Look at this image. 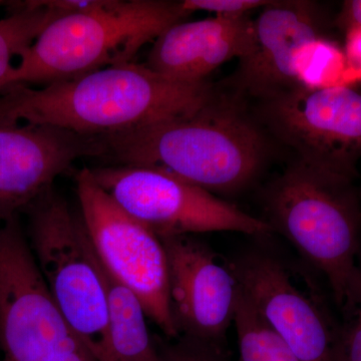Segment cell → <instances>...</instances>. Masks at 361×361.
<instances>
[{"label": "cell", "mask_w": 361, "mask_h": 361, "mask_svg": "<svg viewBox=\"0 0 361 361\" xmlns=\"http://www.w3.org/2000/svg\"><path fill=\"white\" fill-rule=\"evenodd\" d=\"M322 30L315 2L271 1L253 20L250 47L221 87L245 101L263 102L302 85L297 70L299 54L322 39Z\"/></svg>", "instance_id": "obj_13"}, {"label": "cell", "mask_w": 361, "mask_h": 361, "mask_svg": "<svg viewBox=\"0 0 361 361\" xmlns=\"http://www.w3.org/2000/svg\"><path fill=\"white\" fill-rule=\"evenodd\" d=\"M106 155L99 137L0 118V221L25 212L78 159Z\"/></svg>", "instance_id": "obj_12"}, {"label": "cell", "mask_w": 361, "mask_h": 361, "mask_svg": "<svg viewBox=\"0 0 361 361\" xmlns=\"http://www.w3.org/2000/svg\"><path fill=\"white\" fill-rule=\"evenodd\" d=\"M6 4V1H0V6H2V4Z\"/></svg>", "instance_id": "obj_23"}, {"label": "cell", "mask_w": 361, "mask_h": 361, "mask_svg": "<svg viewBox=\"0 0 361 361\" xmlns=\"http://www.w3.org/2000/svg\"><path fill=\"white\" fill-rule=\"evenodd\" d=\"M52 361H97L92 353L85 346H80L71 353L59 356V358Z\"/></svg>", "instance_id": "obj_22"}, {"label": "cell", "mask_w": 361, "mask_h": 361, "mask_svg": "<svg viewBox=\"0 0 361 361\" xmlns=\"http://www.w3.org/2000/svg\"><path fill=\"white\" fill-rule=\"evenodd\" d=\"M252 35L248 14L180 21L154 40L144 66L173 82L202 84L226 61L243 56Z\"/></svg>", "instance_id": "obj_14"}, {"label": "cell", "mask_w": 361, "mask_h": 361, "mask_svg": "<svg viewBox=\"0 0 361 361\" xmlns=\"http://www.w3.org/2000/svg\"><path fill=\"white\" fill-rule=\"evenodd\" d=\"M161 240L178 336L225 349L240 290L229 264L221 263L210 247L191 235Z\"/></svg>", "instance_id": "obj_11"}, {"label": "cell", "mask_w": 361, "mask_h": 361, "mask_svg": "<svg viewBox=\"0 0 361 361\" xmlns=\"http://www.w3.org/2000/svg\"><path fill=\"white\" fill-rule=\"evenodd\" d=\"M228 264L242 294L299 360L336 361L338 322L310 278L263 251Z\"/></svg>", "instance_id": "obj_10"}, {"label": "cell", "mask_w": 361, "mask_h": 361, "mask_svg": "<svg viewBox=\"0 0 361 361\" xmlns=\"http://www.w3.org/2000/svg\"><path fill=\"white\" fill-rule=\"evenodd\" d=\"M82 345L52 299L18 217L0 226V348L4 361H52Z\"/></svg>", "instance_id": "obj_9"}, {"label": "cell", "mask_w": 361, "mask_h": 361, "mask_svg": "<svg viewBox=\"0 0 361 361\" xmlns=\"http://www.w3.org/2000/svg\"><path fill=\"white\" fill-rule=\"evenodd\" d=\"M188 13L182 1L104 0L51 21L0 84L39 87L134 63L145 44Z\"/></svg>", "instance_id": "obj_3"}, {"label": "cell", "mask_w": 361, "mask_h": 361, "mask_svg": "<svg viewBox=\"0 0 361 361\" xmlns=\"http://www.w3.org/2000/svg\"><path fill=\"white\" fill-rule=\"evenodd\" d=\"M97 260L109 301L108 329L97 361H161L141 301Z\"/></svg>", "instance_id": "obj_15"}, {"label": "cell", "mask_w": 361, "mask_h": 361, "mask_svg": "<svg viewBox=\"0 0 361 361\" xmlns=\"http://www.w3.org/2000/svg\"><path fill=\"white\" fill-rule=\"evenodd\" d=\"M268 0H184L183 8L188 13L195 11H208L216 16H247L249 11L267 6Z\"/></svg>", "instance_id": "obj_20"}, {"label": "cell", "mask_w": 361, "mask_h": 361, "mask_svg": "<svg viewBox=\"0 0 361 361\" xmlns=\"http://www.w3.org/2000/svg\"><path fill=\"white\" fill-rule=\"evenodd\" d=\"M257 118L298 160L355 180L361 159V90L348 85L294 89L260 102Z\"/></svg>", "instance_id": "obj_8"}, {"label": "cell", "mask_w": 361, "mask_h": 361, "mask_svg": "<svg viewBox=\"0 0 361 361\" xmlns=\"http://www.w3.org/2000/svg\"><path fill=\"white\" fill-rule=\"evenodd\" d=\"M20 4H13L11 14L0 20V84L45 26L65 16L44 0Z\"/></svg>", "instance_id": "obj_16"}, {"label": "cell", "mask_w": 361, "mask_h": 361, "mask_svg": "<svg viewBox=\"0 0 361 361\" xmlns=\"http://www.w3.org/2000/svg\"><path fill=\"white\" fill-rule=\"evenodd\" d=\"M342 320L337 329L336 361H361V265L349 280L341 305Z\"/></svg>", "instance_id": "obj_18"}, {"label": "cell", "mask_w": 361, "mask_h": 361, "mask_svg": "<svg viewBox=\"0 0 361 361\" xmlns=\"http://www.w3.org/2000/svg\"><path fill=\"white\" fill-rule=\"evenodd\" d=\"M353 183L297 159L263 194V220L322 273L339 307L360 249L361 198Z\"/></svg>", "instance_id": "obj_4"}, {"label": "cell", "mask_w": 361, "mask_h": 361, "mask_svg": "<svg viewBox=\"0 0 361 361\" xmlns=\"http://www.w3.org/2000/svg\"><path fill=\"white\" fill-rule=\"evenodd\" d=\"M155 338L161 361H230L226 356L225 349L209 344L184 337Z\"/></svg>", "instance_id": "obj_19"}, {"label": "cell", "mask_w": 361, "mask_h": 361, "mask_svg": "<svg viewBox=\"0 0 361 361\" xmlns=\"http://www.w3.org/2000/svg\"><path fill=\"white\" fill-rule=\"evenodd\" d=\"M360 198H361V188H360Z\"/></svg>", "instance_id": "obj_24"}, {"label": "cell", "mask_w": 361, "mask_h": 361, "mask_svg": "<svg viewBox=\"0 0 361 361\" xmlns=\"http://www.w3.org/2000/svg\"><path fill=\"white\" fill-rule=\"evenodd\" d=\"M216 90L209 82H173L130 63L44 87H4L0 118L104 137L189 115Z\"/></svg>", "instance_id": "obj_2"}, {"label": "cell", "mask_w": 361, "mask_h": 361, "mask_svg": "<svg viewBox=\"0 0 361 361\" xmlns=\"http://www.w3.org/2000/svg\"><path fill=\"white\" fill-rule=\"evenodd\" d=\"M0 361H4V360H0Z\"/></svg>", "instance_id": "obj_25"}, {"label": "cell", "mask_w": 361, "mask_h": 361, "mask_svg": "<svg viewBox=\"0 0 361 361\" xmlns=\"http://www.w3.org/2000/svg\"><path fill=\"white\" fill-rule=\"evenodd\" d=\"M240 287V286H239ZM239 361H300L239 290L235 311Z\"/></svg>", "instance_id": "obj_17"}, {"label": "cell", "mask_w": 361, "mask_h": 361, "mask_svg": "<svg viewBox=\"0 0 361 361\" xmlns=\"http://www.w3.org/2000/svg\"><path fill=\"white\" fill-rule=\"evenodd\" d=\"M116 165L164 171L216 196L249 189L269 159V135L245 99L217 85L200 109L139 129L99 137Z\"/></svg>", "instance_id": "obj_1"}, {"label": "cell", "mask_w": 361, "mask_h": 361, "mask_svg": "<svg viewBox=\"0 0 361 361\" xmlns=\"http://www.w3.org/2000/svg\"><path fill=\"white\" fill-rule=\"evenodd\" d=\"M75 183L80 218L99 262L139 298L166 338H178L163 242L99 187L90 168L80 169Z\"/></svg>", "instance_id": "obj_7"}, {"label": "cell", "mask_w": 361, "mask_h": 361, "mask_svg": "<svg viewBox=\"0 0 361 361\" xmlns=\"http://www.w3.org/2000/svg\"><path fill=\"white\" fill-rule=\"evenodd\" d=\"M338 23L348 33L361 32V0L344 2Z\"/></svg>", "instance_id": "obj_21"}, {"label": "cell", "mask_w": 361, "mask_h": 361, "mask_svg": "<svg viewBox=\"0 0 361 361\" xmlns=\"http://www.w3.org/2000/svg\"><path fill=\"white\" fill-rule=\"evenodd\" d=\"M90 171L99 187L125 212L160 239L196 233L267 236L273 232L261 218L158 169L114 165Z\"/></svg>", "instance_id": "obj_6"}, {"label": "cell", "mask_w": 361, "mask_h": 361, "mask_svg": "<svg viewBox=\"0 0 361 361\" xmlns=\"http://www.w3.org/2000/svg\"><path fill=\"white\" fill-rule=\"evenodd\" d=\"M25 212L28 242L52 299L71 334L97 361L108 329V293L82 218L54 188Z\"/></svg>", "instance_id": "obj_5"}]
</instances>
